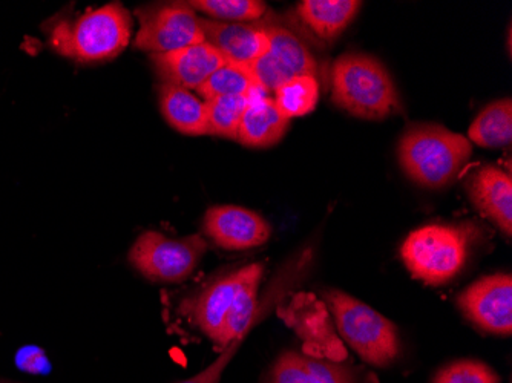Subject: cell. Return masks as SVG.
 <instances>
[{"label":"cell","mask_w":512,"mask_h":383,"mask_svg":"<svg viewBox=\"0 0 512 383\" xmlns=\"http://www.w3.org/2000/svg\"><path fill=\"white\" fill-rule=\"evenodd\" d=\"M457 305L468 321L486 333L511 336L512 278L508 273L485 276L473 282L460 293Z\"/></svg>","instance_id":"10"},{"label":"cell","mask_w":512,"mask_h":383,"mask_svg":"<svg viewBox=\"0 0 512 383\" xmlns=\"http://www.w3.org/2000/svg\"><path fill=\"white\" fill-rule=\"evenodd\" d=\"M332 100L365 120H384L402 112L401 97L384 63L362 53H347L332 66Z\"/></svg>","instance_id":"2"},{"label":"cell","mask_w":512,"mask_h":383,"mask_svg":"<svg viewBox=\"0 0 512 383\" xmlns=\"http://www.w3.org/2000/svg\"><path fill=\"white\" fill-rule=\"evenodd\" d=\"M204 42L214 46L224 62L250 66L269 48L263 23H227L201 17Z\"/></svg>","instance_id":"14"},{"label":"cell","mask_w":512,"mask_h":383,"mask_svg":"<svg viewBox=\"0 0 512 383\" xmlns=\"http://www.w3.org/2000/svg\"><path fill=\"white\" fill-rule=\"evenodd\" d=\"M0 383H14V382H10V380L0 379Z\"/></svg>","instance_id":"26"},{"label":"cell","mask_w":512,"mask_h":383,"mask_svg":"<svg viewBox=\"0 0 512 383\" xmlns=\"http://www.w3.org/2000/svg\"><path fill=\"white\" fill-rule=\"evenodd\" d=\"M160 109L166 122L186 135H207L206 102L189 89L161 83Z\"/></svg>","instance_id":"17"},{"label":"cell","mask_w":512,"mask_h":383,"mask_svg":"<svg viewBox=\"0 0 512 383\" xmlns=\"http://www.w3.org/2000/svg\"><path fill=\"white\" fill-rule=\"evenodd\" d=\"M263 25L269 37V48L249 68L264 92H275L279 86L295 77H316L318 65L306 43L283 25Z\"/></svg>","instance_id":"9"},{"label":"cell","mask_w":512,"mask_h":383,"mask_svg":"<svg viewBox=\"0 0 512 383\" xmlns=\"http://www.w3.org/2000/svg\"><path fill=\"white\" fill-rule=\"evenodd\" d=\"M474 238L476 230L471 224H430L405 238L402 261L425 284H447L467 266Z\"/></svg>","instance_id":"5"},{"label":"cell","mask_w":512,"mask_h":383,"mask_svg":"<svg viewBox=\"0 0 512 383\" xmlns=\"http://www.w3.org/2000/svg\"><path fill=\"white\" fill-rule=\"evenodd\" d=\"M131 39V16L117 2L85 11L74 20L54 23L50 43L76 62H102L119 56Z\"/></svg>","instance_id":"4"},{"label":"cell","mask_w":512,"mask_h":383,"mask_svg":"<svg viewBox=\"0 0 512 383\" xmlns=\"http://www.w3.org/2000/svg\"><path fill=\"white\" fill-rule=\"evenodd\" d=\"M361 5L356 0H304L296 13L319 39L333 40L353 22Z\"/></svg>","instance_id":"18"},{"label":"cell","mask_w":512,"mask_h":383,"mask_svg":"<svg viewBox=\"0 0 512 383\" xmlns=\"http://www.w3.org/2000/svg\"><path fill=\"white\" fill-rule=\"evenodd\" d=\"M188 5L206 19L227 23L258 22L267 11V5L258 0H192Z\"/></svg>","instance_id":"23"},{"label":"cell","mask_w":512,"mask_h":383,"mask_svg":"<svg viewBox=\"0 0 512 383\" xmlns=\"http://www.w3.org/2000/svg\"><path fill=\"white\" fill-rule=\"evenodd\" d=\"M468 140L482 148H505L512 141L511 99L486 106L468 129Z\"/></svg>","instance_id":"19"},{"label":"cell","mask_w":512,"mask_h":383,"mask_svg":"<svg viewBox=\"0 0 512 383\" xmlns=\"http://www.w3.org/2000/svg\"><path fill=\"white\" fill-rule=\"evenodd\" d=\"M266 92L253 95L241 118L237 141L247 148H270L276 145L289 128V120L276 108Z\"/></svg>","instance_id":"16"},{"label":"cell","mask_w":512,"mask_h":383,"mask_svg":"<svg viewBox=\"0 0 512 383\" xmlns=\"http://www.w3.org/2000/svg\"><path fill=\"white\" fill-rule=\"evenodd\" d=\"M433 383H500V376L485 362L462 359L439 370Z\"/></svg>","instance_id":"24"},{"label":"cell","mask_w":512,"mask_h":383,"mask_svg":"<svg viewBox=\"0 0 512 383\" xmlns=\"http://www.w3.org/2000/svg\"><path fill=\"white\" fill-rule=\"evenodd\" d=\"M258 383H378L375 374L350 364L284 351Z\"/></svg>","instance_id":"11"},{"label":"cell","mask_w":512,"mask_h":383,"mask_svg":"<svg viewBox=\"0 0 512 383\" xmlns=\"http://www.w3.org/2000/svg\"><path fill=\"white\" fill-rule=\"evenodd\" d=\"M207 241L200 235L171 238L160 232H145L129 250V262L151 281L180 282L197 269Z\"/></svg>","instance_id":"7"},{"label":"cell","mask_w":512,"mask_h":383,"mask_svg":"<svg viewBox=\"0 0 512 383\" xmlns=\"http://www.w3.org/2000/svg\"><path fill=\"white\" fill-rule=\"evenodd\" d=\"M253 95H226L207 100V134L237 140L241 118Z\"/></svg>","instance_id":"21"},{"label":"cell","mask_w":512,"mask_h":383,"mask_svg":"<svg viewBox=\"0 0 512 383\" xmlns=\"http://www.w3.org/2000/svg\"><path fill=\"white\" fill-rule=\"evenodd\" d=\"M16 367L31 376H46L51 373V362L45 351L36 345H27L16 353Z\"/></svg>","instance_id":"25"},{"label":"cell","mask_w":512,"mask_h":383,"mask_svg":"<svg viewBox=\"0 0 512 383\" xmlns=\"http://www.w3.org/2000/svg\"><path fill=\"white\" fill-rule=\"evenodd\" d=\"M261 91L263 89L256 83L249 66L235 65V63H224L197 89L204 102L217 97H226V95L249 97Z\"/></svg>","instance_id":"20"},{"label":"cell","mask_w":512,"mask_h":383,"mask_svg":"<svg viewBox=\"0 0 512 383\" xmlns=\"http://www.w3.org/2000/svg\"><path fill=\"white\" fill-rule=\"evenodd\" d=\"M152 65L161 83L197 91L212 74L223 66L224 59L207 42L194 43L166 54H152Z\"/></svg>","instance_id":"13"},{"label":"cell","mask_w":512,"mask_h":383,"mask_svg":"<svg viewBox=\"0 0 512 383\" xmlns=\"http://www.w3.org/2000/svg\"><path fill=\"white\" fill-rule=\"evenodd\" d=\"M473 154L471 141L439 125H417L399 141L398 157L414 183L439 189L460 174Z\"/></svg>","instance_id":"3"},{"label":"cell","mask_w":512,"mask_h":383,"mask_svg":"<svg viewBox=\"0 0 512 383\" xmlns=\"http://www.w3.org/2000/svg\"><path fill=\"white\" fill-rule=\"evenodd\" d=\"M474 206L508 238L512 235V178L497 166L477 169L467 183Z\"/></svg>","instance_id":"15"},{"label":"cell","mask_w":512,"mask_h":383,"mask_svg":"<svg viewBox=\"0 0 512 383\" xmlns=\"http://www.w3.org/2000/svg\"><path fill=\"white\" fill-rule=\"evenodd\" d=\"M319 83L315 76H301L289 80L275 91L276 108L287 120L304 117L318 105Z\"/></svg>","instance_id":"22"},{"label":"cell","mask_w":512,"mask_h":383,"mask_svg":"<svg viewBox=\"0 0 512 383\" xmlns=\"http://www.w3.org/2000/svg\"><path fill=\"white\" fill-rule=\"evenodd\" d=\"M264 267L252 262L212 279L194 298L183 304V313L218 347L227 348L246 338L258 321V290Z\"/></svg>","instance_id":"1"},{"label":"cell","mask_w":512,"mask_h":383,"mask_svg":"<svg viewBox=\"0 0 512 383\" xmlns=\"http://www.w3.org/2000/svg\"><path fill=\"white\" fill-rule=\"evenodd\" d=\"M204 233L224 250H247L269 241L270 224L260 213L240 206H214L207 210Z\"/></svg>","instance_id":"12"},{"label":"cell","mask_w":512,"mask_h":383,"mask_svg":"<svg viewBox=\"0 0 512 383\" xmlns=\"http://www.w3.org/2000/svg\"><path fill=\"white\" fill-rule=\"evenodd\" d=\"M135 48L151 54H166L204 42L201 17L188 2L151 5L137 10Z\"/></svg>","instance_id":"8"},{"label":"cell","mask_w":512,"mask_h":383,"mask_svg":"<svg viewBox=\"0 0 512 383\" xmlns=\"http://www.w3.org/2000/svg\"><path fill=\"white\" fill-rule=\"evenodd\" d=\"M342 339L371 367L387 368L398 361L401 338L398 327L375 308L341 292H325Z\"/></svg>","instance_id":"6"}]
</instances>
